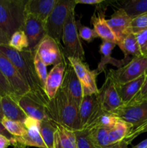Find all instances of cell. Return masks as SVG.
<instances>
[{
  "label": "cell",
  "mask_w": 147,
  "mask_h": 148,
  "mask_svg": "<svg viewBox=\"0 0 147 148\" xmlns=\"http://www.w3.org/2000/svg\"><path fill=\"white\" fill-rule=\"evenodd\" d=\"M66 62L64 61L53 66L50 72L48 74L44 85V91L49 101L53 99L60 90L66 70Z\"/></svg>",
  "instance_id": "cell-17"
},
{
  "label": "cell",
  "mask_w": 147,
  "mask_h": 148,
  "mask_svg": "<svg viewBox=\"0 0 147 148\" xmlns=\"http://www.w3.org/2000/svg\"><path fill=\"white\" fill-rule=\"evenodd\" d=\"M120 8L133 19L147 14V0H124L120 3Z\"/></svg>",
  "instance_id": "cell-26"
},
{
  "label": "cell",
  "mask_w": 147,
  "mask_h": 148,
  "mask_svg": "<svg viewBox=\"0 0 147 148\" xmlns=\"http://www.w3.org/2000/svg\"><path fill=\"white\" fill-rule=\"evenodd\" d=\"M108 23L115 34L118 43L127 35L132 33L131 27V18L120 7L114 12L110 18L108 19Z\"/></svg>",
  "instance_id": "cell-16"
},
{
  "label": "cell",
  "mask_w": 147,
  "mask_h": 148,
  "mask_svg": "<svg viewBox=\"0 0 147 148\" xmlns=\"http://www.w3.org/2000/svg\"><path fill=\"white\" fill-rule=\"evenodd\" d=\"M119 119L112 113L106 112L104 110H101L97 116L94 119L91 124L85 130H89L93 128H107L111 127L115 124Z\"/></svg>",
  "instance_id": "cell-29"
},
{
  "label": "cell",
  "mask_w": 147,
  "mask_h": 148,
  "mask_svg": "<svg viewBox=\"0 0 147 148\" xmlns=\"http://www.w3.org/2000/svg\"><path fill=\"white\" fill-rule=\"evenodd\" d=\"M0 71L6 78L17 97L29 93L30 90L11 61L0 51Z\"/></svg>",
  "instance_id": "cell-9"
},
{
  "label": "cell",
  "mask_w": 147,
  "mask_h": 148,
  "mask_svg": "<svg viewBox=\"0 0 147 148\" xmlns=\"http://www.w3.org/2000/svg\"><path fill=\"white\" fill-rule=\"evenodd\" d=\"M75 0H58L45 23L46 34L53 38L59 44L61 43L63 27L68 14L76 7Z\"/></svg>",
  "instance_id": "cell-4"
},
{
  "label": "cell",
  "mask_w": 147,
  "mask_h": 148,
  "mask_svg": "<svg viewBox=\"0 0 147 148\" xmlns=\"http://www.w3.org/2000/svg\"><path fill=\"white\" fill-rule=\"evenodd\" d=\"M40 121L33 117L27 116L24 121V127L27 129V133L23 137H15L12 139V143L22 145L24 147H35L38 148H47L45 145L40 133Z\"/></svg>",
  "instance_id": "cell-12"
},
{
  "label": "cell",
  "mask_w": 147,
  "mask_h": 148,
  "mask_svg": "<svg viewBox=\"0 0 147 148\" xmlns=\"http://www.w3.org/2000/svg\"><path fill=\"white\" fill-rule=\"evenodd\" d=\"M35 51L37 52L46 66L58 64L64 62V55L61 51L59 44L50 36H44Z\"/></svg>",
  "instance_id": "cell-11"
},
{
  "label": "cell",
  "mask_w": 147,
  "mask_h": 148,
  "mask_svg": "<svg viewBox=\"0 0 147 148\" xmlns=\"http://www.w3.org/2000/svg\"><path fill=\"white\" fill-rule=\"evenodd\" d=\"M8 46L17 51L28 49L29 43L24 30H18L13 33L9 40Z\"/></svg>",
  "instance_id": "cell-31"
},
{
  "label": "cell",
  "mask_w": 147,
  "mask_h": 148,
  "mask_svg": "<svg viewBox=\"0 0 147 148\" xmlns=\"http://www.w3.org/2000/svg\"><path fill=\"white\" fill-rule=\"evenodd\" d=\"M105 2L104 0H75L76 4H86V5H97L103 4Z\"/></svg>",
  "instance_id": "cell-40"
},
{
  "label": "cell",
  "mask_w": 147,
  "mask_h": 148,
  "mask_svg": "<svg viewBox=\"0 0 147 148\" xmlns=\"http://www.w3.org/2000/svg\"><path fill=\"white\" fill-rule=\"evenodd\" d=\"M1 122L4 127V128L6 129V130L12 137H23L27 133V129L24 127L22 122L13 121V120L9 119L4 116L1 121Z\"/></svg>",
  "instance_id": "cell-30"
},
{
  "label": "cell",
  "mask_w": 147,
  "mask_h": 148,
  "mask_svg": "<svg viewBox=\"0 0 147 148\" xmlns=\"http://www.w3.org/2000/svg\"><path fill=\"white\" fill-rule=\"evenodd\" d=\"M116 46L117 45L115 43H112V42L102 40V43L99 46V53L101 55V59L97 68L96 69L99 74L105 71L108 64H112L116 67L120 68L131 60L132 58L130 57H125L121 60L112 58L111 56L112 51Z\"/></svg>",
  "instance_id": "cell-21"
},
{
  "label": "cell",
  "mask_w": 147,
  "mask_h": 148,
  "mask_svg": "<svg viewBox=\"0 0 147 148\" xmlns=\"http://www.w3.org/2000/svg\"><path fill=\"white\" fill-rule=\"evenodd\" d=\"M15 100L27 116L33 117L40 121L49 119L46 106L35 101L27 94L17 97Z\"/></svg>",
  "instance_id": "cell-18"
},
{
  "label": "cell",
  "mask_w": 147,
  "mask_h": 148,
  "mask_svg": "<svg viewBox=\"0 0 147 148\" xmlns=\"http://www.w3.org/2000/svg\"><path fill=\"white\" fill-rule=\"evenodd\" d=\"M102 109L97 95H84L79 107L81 130H85Z\"/></svg>",
  "instance_id": "cell-15"
},
{
  "label": "cell",
  "mask_w": 147,
  "mask_h": 148,
  "mask_svg": "<svg viewBox=\"0 0 147 148\" xmlns=\"http://www.w3.org/2000/svg\"><path fill=\"white\" fill-rule=\"evenodd\" d=\"M74 10L73 8L70 10L63 27L61 39L63 43V55L66 58H76L84 62V51L78 33Z\"/></svg>",
  "instance_id": "cell-5"
},
{
  "label": "cell",
  "mask_w": 147,
  "mask_h": 148,
  "mask_svg": "<svg viewBox=\"0 0 147 148\" xmlns=\"http://www.w3.org/2000/svg\"><path fill=\"white\" fill-rule=\"evenodd\" d=\"M54 148H77L75 132L56 124Z\"/></svg>",
  "instance_id": "cell-23"
},
{
  "label": "cell",
  "mask_w": 147,
  "mask_h": 148,
  "mask_svg": "<svg viewBox=\"0 0 147 148\" xmlns=\"http://www.w3.org/2000/svg\"><path fill=\"white\" fill-rule=\"evenodd\" d=\"M0 103L4 117L13 121L24 123L27 116L13 97L8 95H1Z\"/></svg>",
  "instance_id": "cell-22"
},
{
  "label": "cell",
  "mask_w": 147,
  "mask_h": 148,
  "mask_svg": "<svg viewBox=\"0 0 147 148\" xmlns=\"http://www.w3.org/2000/svg\"><path fill=\"white\" fill-rule=\"evenodd\" d=\"M145 77L146 75L126 83L115 84L117 90L123 103H129L136 95L142 86Z\"/></svg>",
  "instance_id": "cell-24"
},
{
  "label": "cell",
  "mask_w": 147,
  "mask_h": 148,
  "mask_svg": "<svg viewBox=\"0 0 147 148\" xmlns=\"http://www.w3.org/2000/svg\"><path fill=\"white\" fill-rule=\"evenodd\" d=\"M76 24L79 37L83 39V40H84L85 41L88 42V43H91L92 41H93L95 38L97 37L96 33H95L93 29L90 28L87 26L82 25L81 24L80 21H76Z\"/></svg>",
  "instance_id": "cell-34"
},
{
  "label": "cell",
  "mask_w": 147,
  "mask_h": 148,
  "mask_svg": "<svg viewBox=\"0 0 147 148\" xmlns=\"http://www.w3.org/2000/svg\"><path fill=\"white\" fill-rule=\"evenodd\" d=\"M117 46H118L120 49L122 51L125 57H129L131 56L132 58H133L142 56L135 34L132 33L127 35L124 38L118 42Z\"/></svg>",
  "instance_id": "cell-27"
},
{
  "label": "cell",
  "mask_w": 147,
  "mask_h": 148,
  "mask_svg": "<svg viewBox=\"0 0 147 148\" xmlns=\"http://www.w3.org/2000/svg\"><path fill=\"white\" fill-rule=\"evenodd\" d=\"M10 39L7 37L2 30H0V46L1 45H8Z\"/></svg>",
  "instance_id": "cell-42"
},
{
  "label": "cell",
  "mask_w": 147,
  "mask_h": 148,
  "mask_svg": "<svg viewBox=\"0 0 147 148\" xmlns=\"http://www.w3.org/2000/svg\"><path fill=\"white\" fill-rule=\"evenodd\" d=\"M10 145H12V140H10L2 134H0V148H8Z\"/></svg>",
  "instance_id": "cell-41"
},
{
  "label": "cell",
  "mask_w": 147,
  "mask_h": 148,
  "mask_svg": "<svg viewBox=\"0 0 147 148\" xmlns=\"http://www.w3.org/2000/svg\"><path fill=\"white\" fill-rule=\"evenodd\" d=\"M74 132L76 137L77 148H100L90 140L87 130H82Z\"/></svg>",
  "instance_id": "cell-32"
},
{
  "label": "cell",
  "mask_w": 147,
  "mask_h": 148,
  "mask_svg": "<svg viewBox=\"0 0 147 148\" xmlns=\"http://www.w3.org/2000/svg\"><path fill=\"white\" fill-rule=\"evenodd\" d=\"M131 148H147V139L143 140L142 142Z\"/></svg>",
  "instance_id": "cell-45"
},
{
  "label": "cell",
  "mask_w": 147,
  "mask_h": 148,
  "mask_svg": "<svg viewBox=\"0 0 147 148\" xmlns=\"http://www.w3.org/2000/svg\"><path fill=\"white\" fill-rule=\"evenodd\" d=\"M147 100V74L146 75L143 85L135 97L129 103H139Z\"/></svg>",
  "instance_id": "cell-39"
},
{
  "label": "cell",
  "mask_w": 147,
  "mask_h": 148,
  "mask_svg": "<svg viewBox=\"0 0 147 148\" xmlns=\"http://www.w3.org/2000/svg\"><path fill=\"white\" fill-rule=\"evenodd\" d=\"M112 114L132 127H136L147 120V100L139 103H123Z\"/></svg>",
  "instance_id": "cell-8"
},
{
  "label": "cell",
  "mask_w": 147,
  "mask_h": 148,
  "mask_svg": "<svg viewBox=\"0 0 147 148\" xmlns=\"http://www.w3.org/2000/svg\"><path fill=\"white\" fill-rule=\"evenodd\" d=\"M58 0H27L24 13L30 14L46 23Z\"/></svg>",
  "instance_id": "cell-20"
},
{
  "label": "cell",
  "mask_w": 147,
  "mask_h": 148,
  "mask_svg": "<svg viewBox=\"0 0 147 148\" xmlns=\"http://www.w3.org/2000/svg\"><path fill=\"white\" fill-rule=\"evenodd\" d=\"M142 56H147V29L135 34Z\"/></svg>",
  "instance_id": "cell-38"
},
{
  "label": "cell",
  "mask_w": 147,
  "mask_h": 148,
  "mask_svg": "<svg viewBox=\"0 0 147 148\" xmlns=\"http://www.w3.org/2000/svg\"><path fill=\"white\" fill-rule=\"evenodd\" d=\"M131 31L133 34L147 29V14H142L131 19Z\"/></svg>",
  "instance_id": "cell-35"
},
{
  "label": "cell",
  "mask_w": 147,
  "mask_h": 148,
  "mask_svg": "<svg viewBox=\"0 0 147 148\" xmlns=\"http://www.w3.org/2000/svg\"><path fill=\"white\" fill-rule=\"evenodd\" d=\"M145 132H147V120L136 127H131L129 132L124 139V141L126 142L128 145L131 144L133 140H135L138 136Z\"/></svg>",
  "instance_id": "cell-36"
},
{
  "label": "cell",
  "mask_w": 147,
  "mask_h": 148,
  "mask_svg": "<svg viewBox=\"0 0 147 148\" xmlns=\"http://www.w3.org/2000/svg\"><path fill=\"white\" fill-rule=\"evenodd\" d=\"M40 133L47 148H54V134L56 124L50 119L43 120L40 123Z\"/></svg>",
  "instance_id": "cell-28"
},
{
  "label": "cell",
  "mask_w": 147,
  "mask_h": 148,
  "mask_svg": "<svg viewBox=\"0 0 147 148\" xmlns=\"http://www.w3.org/2000/svg\"><path fill=\"white\" fill-rule=\"evenodd\" d=\"M0 101H1V95H0ZM3 118H4V115H3L2 110L1 108V103H0V121H1Z\"/></svg>",
  "instance_id": "cell-46"
},
{
  "label": "cell",
  "mask_w": 147,
  "mask_h": 148,
  "mask_svg": "<svg viewBox=\"0 0 147 148\" xmlns=\"http://www.w3.org/2000/svg\"><path fill=\"white\" fill-rule=\"evenodd\" d=\"M0 134H2V135L5 136L6 137H7V138L10 139V140H12V139L14 137H12V136L11 134H10V133L7 131V130H6V129L4 128V127L3 126V124H1V121H0Z\"/></svg>",
  "instance_id": "cell-43"
},
{
  "label": "cell",
  "mask_w": 147,
  "mask_h": 148,
  "mask_svg": "<svg viewBox=\"0 0 147 148\" xmlns=\"http://www.w3.org/2000/svg\"><path fill=\"white\" fill-rule=\"evenodd\" d=\"M0 95H10V96L13 97L14 99H16L17 98V95H16L14 90L12 88L11 85L2 75L1 71H0Z\"/></svg>",
  "instance_id": "cell-37"
},
{
  "label": "cell",
  "mask_w": 147,
  "mask_h": 148,
  "mask_svg": "<svg viewBox=\"0 0 147 148\" xmlns=\"http://www.w3.org/2000/svg\"><path fill=\"white\" fill-rule=\"evenodd\" d=\"M22 30L27 36L29 43L28 50L34 52L37 45L46 35L44 23L32 14L24 13Z\"/></svg>",
  "instance_id": "cell-14"
},
{
  "label": "cell",
  "mask_w": 147,
  "mask_h": 148,
  "mask_svg": "<svg viewBox=\"0 0 147 148\" xmlns=\"http://www.w3.org/2000/svg\"><path fill=\"white\" fill-rule=\"evenodd\" d=\"M73 67L83 88L84 95H97L99 89L97 85L96 78L99 75L97 69L90 70L88 65L83 61L72 57L66 58Z\"/></svg>",
  "instance_id": "cell-7"
},
{
  "label": "cell",
  "mask_w": 147,
  "mask_h": 148,
  "mask_svg": "<svg viewBox=\"0 0 147 148\" xmlns=\"http://www.w3.org/2000/svg\"><path fill=\"white\" fill-rule=\"evenodd\" d=\"M132 126L121 119H118L114 126L108 127L107 131V143L108 147L124 140Z\"/></svg>",
  "instance_id": "cell-25"
},
{
  "label": "cell",
  "mask_w": 147,
  "mask_h": 148,
  "mask_svg": "<svg viewBox=\"0 0 147 148\" xmlns=\"http://www.w3.org/2000/svg\"><path fill=\"white\" fill-rule=\"evenodd\" d=\"M97 97L101 108L106 112L112 113L123 104L117 90L116 85L108 76L102 88L99 89Z\"/></svg>",
  "instance_id": "cell-10"
},
{
  "label": "cell",
  "mask_w": 147,
  "mask_h": 148,
  "mask_svg": "<svg viewBox=\"0 0 147 148\" xmlns=\"http://www.w3.org/2000/svg\"><path fill=\"white\" fill-rule=\"evenodd\" d=\"M0 51L14 65L20 76L28 86L30 92L27 95L35 101L46 106L48 103L49 99L35 72L34 52L28 49L22 51H17L8 45L0 46Z\"/></svg>",
  "instance_id": "cell-1"
},
{
  "label": "cell",
  "mask_w": 147,
  "mask_h": 148,
  "mask_svg": "<svg viewBox=\"0 0 147 148\" xmlns=\"http://www.w3.org/2000/svg\"><path fill=\"white\" fill-rule=\"evenodd\" d=\"M146 74L147 56H140L132 58L128 64L118 69H109L106 76L115 84H124Z\"/></svg>",
  "instance_id": "cell-6"
},
{
  "label": "cell",
  "mask_w": 147,
  "mask_h": 148,
  "mask_svg": "<svg viewBox=\"0 0 147 148\" xmlns=\"http://www.w3.org/2000/svg\"><path fill=\"white\" fill-rule=\"evenodd\" d=\"M50 120L73 131L81 130L79 106L61 89L46 106Z\"/></svg>",
  "instance_id": "cell-2"
},
{
  "label": "cell",
  "mask_w": 147,
  "mask_h": 148,
  "mask_svg": "<svg viewBox=\"0 0 147 148\" xmlns=\"http://www.w3.org/2000/svg\"><path fill=\"white\" fill-rule=\"evenodd\" d=\"M60 89H61L71 99L73 100L79 107L84 97L83 88L73 67L69 62H66V70Z\"/></svg>",
  "instance_id": "cell-13"
},
{
  "label": "cell",
  "mask_w": 147,
  "mask_h": 148,
  "mask_svg": "<svg viewBox=\"0 0 147 148\" xmlns=\"http://www.w3.org/2000/svg\"><path fill=\"white\" fill-rule=\"evenodd\" d=\"M105 16V10H99L97 12L94 13L91 17V23L93 25V30L96 33L97 37L100 38L105 41L112 42L117 45L118 40L115 34L111 30L108 23V20Z\"/></svg>",
  "instance_id": "cell-19"
},
{
  "label": "cell",
  "mask_w": 147,
  "mask_h": 148,
  "mask_svg": "<svg viewBox=\"0 0 147 148\" xmlns=\"http://www.w3.org/2000/svg\"><path fill=\"white\" fill-rule=\"evenodd\" d=\"M110 148H129V147H128V143H127L126 142L124 141V140H122V141L114 145H112V147Z\"/></svg>",
  "instance_id": "cell-44"
},
{
  "label": "cell",
  "mask_w": 147,
  "mask_h": 148,
  "mask_svg": "<svg viewBox=\"0 0 147 148\" xmlns=\"http://www.w3.org/2000/svg\"><path fill=\"white\" fill-rule=\"evenodd\" d=\"M26 0H0V30L9 39L23 30Z\"/></svg>",
  "instance_id": "cell-3"
},
{
  "label": "cell",
  "mask_w": 147,
  "mask_h": 148,
  "mask_svg": "<svg viewBox=\"0 0 147 148\" xmlns=\"http://www.w3.org/2000/svg\"><path fill=\"white\" fill-rule=\"evenodd\" d=\"M34 66L35 69V72L40 79V82L44 88L45 82L48 76L47 66L45 64L44 62L40 59V56L36 51H34Z\"/></svg>",
  "instance_id": "cell-33"
}]
</instances>
